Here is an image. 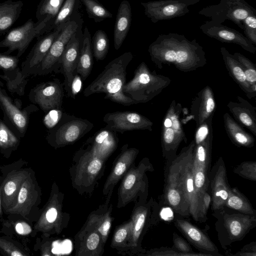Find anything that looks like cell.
I'll use <instances>...</instances> for the list:
<instances>
[{
	"mask_svg": "<svg viewBox=\"0 0 256 256\" xmlns=\"http://www.w3.org/2000/svg\"><path fill=\"white\" fill-rule=\"evenodd\" d=\"M148 52L152 61L159 69L168 65L188 72L206 64L205 52L196 40H190L176 33L159 35L149 46Z\"/></svg>",
	"mask_w": 256,
	"mask_h": 256,
	"instance_id": "6da1fadb",
	"label": "cell"
},
{
	"mask_svg": "<svg viewBox=\"0 0 256 256\" xmlns=\"http://www.w3.org/2000/svg\"><path fill=\"white\" fill-rule=\"evenodd\" d=\"M194 147L192 140L173 160L166 163L164 176L170 178L180 192L188 206L192 219L204 222L208 220L207 213L194 186L192 173Z\"/></svg>",
	"mask_w": 256,
	"mask_h": 256,
	"instance_id": "7a4b0ae2",
	"label": "cell"
},
{
	"mask_svg": "<svg viewBox=\"0 0 256 256\" xmlns=\"http://www.w3.org/2000/svg\"><path fill=\"white\" fill-rule=\"evenodd\" d=\"M133 58L131 52H125L110 62L103 71L84 90L86 97L104 93V99L125 106L137 103L123 92L126 68Z\"/></svg>",
	"mask_w": 256,
	"mask_h": 256,
	"instance_id": "3957f363",
	"label": "cell"
},
{
	"mask_svg": "<svg viewBox=\"0 0 256 256\" xmlns=\"http://www.w3.org/2000/svg\"><path fill=\"white\" fill-rule=\"evenodd\" d=\"M218 241L223 249L242 240L256 226V216L232 212L224 208L213 211Z\"/></svg>",
	"mask_w": 256,
	"mask_h": 256,
	"instance_id": "277c9868",
	"label": "cell"
},
{
	"mask_svg": "<svg viewBox=\"0 0 256 256\" xmlns=\"http://www.w3.org/2000/svg\"><path fill=\"white\" fill-rule=\"evenodd\" d=\"M170 82L168 78L157 74L154 70L150 71L146 64L142 62L122 90L137 104L147 102L160 94Z\"/></svg>",
	"mask_w": 256,
	"mask_h": 256,
	"instance_id": "5b68a950",
	"label": "cell"
},
{
	"mask_svg": "<svg viewBox=\"0 0 256 256\" xmlns=\"http://www.w3.org/2000/svg\"><path fill=\"white\" fill-rule=\"evenodd\" d=\"M54 19L50 16H46L36 22L32 18L28 20L22 26L12 29L6 34L4 38L0 41V48H8L4 52L5 54H10L17 50L16 56L20 58L34 38H38L48 33Z\"/></svg>",
	"mask_w": 256,
	"mask_h": 256,
	"instance_id": "8992f818",
	"label": "cell"
},
{
	"mask_svg": "<svg viewBox=\"0 0 256 256\" xmlns=\"http://www.w3.org/2000/svg\"><path fill=\"white\" fill-rule=\"evenodd\" d=\"M182 107L174 100L169 106L162 120L161 144L162 156L166 163L176 156L178 149L183 141L187 142L184 128L180 120Z\"/></svg>",
	"mask_w": 256,
	"mask_h": 256,
	"instance_id": "52a82bcc",
	"label": "cell"
},
{
	"mask_svg": "<svg viewBox=\"0 0 256 256\" xmlns=\"http://www.w3.org/2000/svg\"><path fill=\"white\" fill-rule=\"evenodd\" d=\"M93 127L86 119L63 113L58 123L49 130L46 140L55 148L64 146L76 142Z\"/></svg>",
	"mask_w": 256,
	"mask_h": 256,
	"instance_id": "ba28073f",
	"label": "cell"
},
{
	"mask_svg": "<svg viewBox=\"0 0 256 256\" xmlns=\"http://www.w3.org/2000/svg\"><path fill=\"white\" fill-rule=\"evenodd\" d=\"M198 14L210 18L216 24L230 20L243 29L244 20L250 15L256 14V10L245 0H220L218 4L204 8Z\"/></svg>",
	"mask_w": 256,
	"mask_h": 256,
	"instance_id": "9c48e42d",
	"label": "cell"
},
{
	"mask_svg": "<svg viewBox=\"0 0 256 256\" xmlns=\"http://www.w3.org/2000/svg\"><path fill=\"white\" fill-rule=\"evenodd\" d=\"M0 108L3 112L4 122L18 138L24 136L30 116L38 110L34 104H30L22 109L21 101L18 99L13 100L6 90L0 86Z\"/></svg>",
	"mask_w": 256,
	"mask_h": 256,
	"instance_id": "30bf717a",
	"label": "cell"
},
{
	"mask_svg": "<svg viewBox=\"0 0 256 256\" xmlns=\"http://www.w3.org/2000/svg\"><path fill=\"white\" fill-rule=\"evenodd\" d=\"M154 168L148 158H144L136 167L132 166L124 175L118 191V206L122 207L144 194L148 188L146 172Z\"/></svg>",
	"mask_w": 256,
	"mask_h": 256,
	"instance_id": "8fae6325",
	"label": "cell"
},
{
	"mask_svg": "<svg viewBox=\"0 0 256 256\" xmlns=\"http://www.w3.org/2000/svg\"><path fill=\"white\" fill-rule=\"evenodd\" d=\"M82 22L80 14L76 12L70 20L63 25L48 53L40 65L36 75H46L53 71L58 72L65 48Z\"/></svg>",
	"mask_w": 256,
	"mask_h": 256,
	"instance_id": "7c38bea8",
	"label": "cell"
},
{
	"mask_svg": "<svg viewBox=\"0 0 256 256\" xmlns=\"http://www.w3.org/2000/svg\"><path fill=\"white\" fill-rule=\"evenodd\" d=\"M212 138V134L202 143L195 144L194 149L192 163V177L194 186L202 201L204 194L208 190Z\"/></svg>",
	"mask_w": 256,
	"mask_h": 256,
	"instance_id": "4fadbf2b",
	"label": "cell"
},
{
	"mask_svg": "<svg viewBox=\"0 0 256 256\" xmlns=\"http://www.w3.org/2000/svg\"><path fill=\"white\" fill-rule=\"evenodd\" d=\"M201 0H159L141 2L144 12L152 22L168 20L189 12V6Z\"/></svg>",
	"mask_w": 256,
	"mask_h": 256,
	"instance_id": "5bb4252c",
	"label": "cell"
},
{
	"mask_svg": "<svg viewBox=\"0 0 256 256\" xmlns=\"http://www.w3.org/2000/svg\"><path fill=\"white\" fill-rule=\"evenodd\" d=\"M64 96L63 86L58 78L36 85L28 94L30 102L46 113L52 110H62Z\"/></svg>",
	"mask_w": 256,
	"mask_h": 256,
	"instance_id": "9a60e30c",
	"label": "cell"
},
{
	"mask_svg": "<svg viewBox=\"0 0 256 256\" xmlns=\"http://www.w3.org/2000/svg\"><path fill=\"white\" fill-rule=\"evenodd\" d=\"M82 22L65 48L58 69L64 76V90H66L68 96L72 80L76 74V66L82 43Z\"/></svg>",
	"mask_w": 256,
	"mask_h": 256,
	"instance_id": "2e32d148",
	"label": "cell"
},
{
	"mask_svg": "<svg viewBox=\"0 0 256 256\" xmlns=\"http://www.w3.org/2000/svg\"><path fill=\"white\" fill-rule=\"evenodd\" d=\"M208 180V188H210L212 197L211 210L212 211L220 210L224 207L231 189L222 157H220L210 168Z\"/></svg>",
	"mask_w": 256,
	"mask_h": 256,
	"instance_id": "e0dca14e",
	"label": "cell"
},
{
	"mask_svg": "<svg viewBox=\"0 0 256 256\" xmlns=\"http://www.w3.org/2000/svg\"><path fill=\"white\" fill-rule=\"evenodd\" d=\"M103 121L112 130L124 134L135 130H152V122L143 115L136 112L117 111L105 114Z\"/></svg>",
	"mask_w": 256,
	"mask_h": 256,
	"instance_id": "ac0fdd59",
	"label": "cell"
},
{
	"mask_svg": "<svg viewBox=\"0 0 256 256\" xmlns=\"http://www.w3.org/2000/svg\"><path fill=\"white\" fill-rule=\"evenodd\" d=\"M62 26L37 38V42L22 64L21 70L24 78H26L30 75H36L40 65L48 53Z\"/></svg>",
	"mask_w": 256,
	"mask_h": 256,
	"instance_id": "d6986e66",
	"label": "cell"
},
{
	"mask_svg": "<svg viewBox=\"0 0 256 256\" xmlns=\"http://www.w3.org/2000/svg\"><path fill=\"white\" fill-rule=\"evenodd\" d=\"M200 28L204 34L210 38L222 42L238 44L250 53H256V46L246 36L234 28L216 24L211 20L206 21Z\"/></svg>",
	"mask_w": 256,
	"mask_h": 256,
	"instance_id": "ffe728a7",
	"label": "cell"
},
{
	"mask_svg": "<svg viewBox=\"0 0 256 256\" xmlns=\"http://www.w3.org/2000/svg\"><path fill=\"white\" fill-rule=\"evenodd\" d=\"M174 224L200 253L206 256H222L217 246L204 231L184 218L178 216L174 220Z\"/></svg>",
	"mask_w": 256,
	"mask_h": 256,
	"instance_id": "44dd1931",
	"label": "cell"
},
{
	"mask_svg": "<svg viewBox=\"0 0 256 256\" xmlns=\"http://www.w3.org/2000/svg\"><path fill=\"white\" fill-rule=\"evenodd\" d=\"M77 154L79 158L74 172V182L88 186L94 183L102 170L104 160L96 156L90 148L80 150Z\"/></svg>",
	"mask_w": 256,
	"mask_h": 256,
	"instance_id": "7402d4cb",
	"label": "cell"
},
{
	"mask_svg": "<svg viewBox=\"0 0 256 256\" xmlns=\"http://www.w3.org/2000/svg\"><path fill=\"white\" fill-rule=\"evenodd\" d=\"M18 56L0 52V78L6 82L8 90L20 96L24 94L28 83L18 66Z\"/></svg>",
	"mask_w": 256,
	"mask_h": 256,
	"instance_id": "603a6c76",
	"label": "cell"
},
{
	"mask_svg": "<svg viewBox=\"0 0 256 256\" xmlns=\"http://www.w3.org/2000/svg\"><path fill=\"white\" fill-rule=\"evenodd\" d=\"M158 210V204L152 200L149 203L140 204L134 210L131 218L132 228L130 247H138L144 231L152 222H156Z\"/></svg>",
	"mask_w": 256,
	"mask_h": 256,
	"instance_id": "cb8c5ba5",
	"label": "cell"
},
{
	"mask_svg": "<svg viewBox=\"0 0 256 256\" xmlns=\"http://www.w3.org/2000/svg\"><path fill=\"white\" fill-rule=\"evenodd\" d=\"M116 132L107 126L101 128L89 139L92 152L98 158L106 160L117 148L118 138Z\"/></svg>",
	"mask_w": 256,
	"mask_h": 256,
	"instance_id": "d4e9b609",
	"label": "cell"
},
{
	"mask_svg": "<svg viewBox=\"0 0 256 256\" xmlns=\"http://www.w3.org/2000/svg\"><path fill=\"white\" fill-rule=\"evenodd\" d=\"M216 104L212 88L206 86L195 98L191 106V114L197 126L213 117Z\"/></svg>",
	"mask_w": 256,
	"mask_h": 256,
	"instance_id": "484cf974",
	"label": "cell"
},
{
	"mask_svg": "<svg viewBox=\"0 0 256 256\" xmlns=\"http://www.w3.org/2000/svg\"><path fill=\"white\" fill-rule=\"evenodd\" d=\"M139 152L136 148H128L125 144L104 184V192L106 194L124 176L133 164Z\"/></svg>",
	"mask_w": 256,
	"mask_h": 256,
	"instance_id": "4316f807",
	"label": "cell"
},
{
	"mask_svg": "<svg viewBox=\"0 0 256 256\" xmlns=\"http://www.w3.org/2000/svg\"><path fill=\"white\" fill-rule=\"evenodd\" d=\"M237 102H230L227 106L236 122L256 135V109L241 96H236Z\"/></svg>",
	"mask_w": 256,
	"mask_h": 256,
	"instance_id": "83f0119b",
	"label": "cell"
},
{
	"mask_svg": "<svg viewBox=\"0 0 256 256\" xmlns=\"http://www.w3.org/2000/svg\"><path fill=\"white\" fill-rule=\"evenodd\" d=\"M220 52L230 77L238 84L248 98L250 99L255 98L256 90L254 89L246 80L244 72L240 63L225 48L222 47Z\"/></svg>",
	"mask_w": 256,
	"mask_h": 256,
	"instance_id": "f1b7e54d",
	"label": "cell"
},
{
	"mask_svg": "<svg viewBox=\"0 0 256 256\" xmlns=\"http://www.w3.org/2000/svg\"><path fill=\"white\" fill-rule=\"evenodd\" d=\"M78 240L77 255L98 256L102 253L104 243L95 230L82 229L78 234Z\"/></svg>",
	"mask_w": 256,
	"mask_h": 256,
	"instance_id": "f546056e",
	"label": "cell"
},
{
	"mask_svg": "<svg viewBox=\"0 0 256 256\" xmlns=\"http://www.w3.org/2000/svg\"><path fill=\"white\" fill-rule=\"evenodd\" d=\"M132 22L130 4L126 0H122L118 7L114 32V47L118 50L122 46L130 30Z\"/></svg>",
	"mask_w": 256,
	"mask_h": 256,
	"instance_id": "4dcf8cb0",
	"label": "cell"
},
{
	"mask_svg": "<svg viewBox=\"0 0 256 256\" xmlns=\"http://www.w3.org/2000/svg\"><path fill=\"white\" fill-rule=\"evenodd\" d=\"M224 122L226 134L234 144L238 147L249 148L254 146V138L228 113L224 115Z\"/></svg>",
	"mask_w": 256,
	"mask_h": 256,
	"instance_id": "1f68e13d",
	"label": "cell"
},
{
	"mask_svg": "<svg viewBox=\"0 0 256 256\" xmlns=\"http://www.w3.org/2000/svg\"><path fill=\"white\" fill-rule=\"evenodd\" d=\"M93 65L90 33L87 27L83 32L82 46L76 66V73L85 80L90 74Z\"/></svg>",
	"mask_w": 256,
	"mask_h": 256,
	"instance_id": "d6a6232c",
	"label": "cell"
},
{
	"mask_svg": "<svg viewBox=\"0 0 256 256\" xmlns=\"http://www.w3.org/2000/svg\"><path fill=\"white\" fill-rule=\"evenodd\" d=\"M23 6L20 0L0 2V36L6 34L17 20Z\"/></svg>",
	"mask_w": 256,
	"mask_h": 256,
	"instance_id": "836d02e7",
	"label": "cell"
},
{
	"mask_svg": "<svg viewBox=\"0 0 256 256\" xmlns=\"http://www.w3.org/2000/svg\"><path fill=\"white\" fill-rule=\"evenodd\" d=\"M224 207L242 214L256 216V210L249 200L237 188H231Z\"/></svg>",
	"mask_w": 256,
	"mask_h": 256,
	"instance_id": "e575fe53",
	"label": "cell"
},
{
	"mask_svg": "<svg viewBox=\"0 0 256 256\" xmlns=\"http://www.w3.org/2000/svg\"><path fill=\"white\" fill-rule=\"evenodd\" d=\"M112 224L110 212L91 214L84 228L94 230L100 236L104 244L106 242Z\"/></svg>",
	"mask_w": 256,
	"mask_h": 256,
	"instance_id": "d590c367",
	"label": "cell"
},
{
	"mask_svg": "<svg viewBox=\"0 0 256 256\" xmlns=\"http://www.w3.org/2000/svg\"><path fill=\"white\" fill-rule=\"evenodd\" d=\"M78 6V0H64L58 12L52 20L48 33L70 20L77 12L76 10Z\"/></svg>",
	"mask_w": 256,
	"mask_h": 256,
	"instance_id": "8d00e7d4",
	"label": "cell"
},
{
	"mask_svg": "<svg viewBox=\"0 0 256 256\" xmlns=\"http://www.w3.org/2000/svg\"><path fill=\"white\" fill-rule=\"evenodd\" d=\"M92 48L93 55L97 61L105 58L109 48V40L104 30H99L96 32L92 38Z\"/></svg>",
	"mask_w": 256,
	"mask_h": 256,
	"instance_id": "74e56055",
	"label": "cell"
},
{
	"mask_svg": "<svg viewBox=\"0 0 256 256\" xmlns=\"http://www.w3.org/2000/svg\"><path fill=\"white\" fill-rule=\"evenodd\" d=\"M84 5L88 16L95 22H100L112 17L109 12L98 0H80Z\"/></svg>",
	"mask_w": 256,
	"mask_h": 256,
	"instance_id": "f35d334b",
	"label": "cell"
},
{
	"mask_svg": "<svg viewBox=\"0 0 256 256\" xmlns=\"http://www.w3.org/2000/svg\"><path fill=\"white\" fill-rule=\"evenodd\" d=\"M132 222L131 219L116 228L112 239L114 247H130L132 234Z\"/></svg>",
	"mask_w": 256,
	"mask_h": 256,
	"instance_id": "ab89813d",
	"label": "cell"
},
{
	"mask_svg": "<svg viewBox=\"0 0 256 256\" xmlns=\"http://www.w3.org/2000/svg\"><path fill=\"white\" fill-rule=\"evenodd\" d=\"M64 0H41L38 4L36 12L38 20L46 16L54 18L58 12Z\"/></svg>",
	"mask_w": 256,
	"mask_h": 256,
	"instance_id": "60d3db41",
	"label": "cell"
},
{
	"mask_svg": "<svg viewBox=\"0 0 256 256\" xmlns=\"http://www.w3.org/2000/svg\"><path fill=\"white\" fill-rule=\"evenodd\" d=\"M26 178L24 173L20 172L11 176L10 180L6 182L4 188V198L3 200H4L6 206L8 202L7 206H10L11 201L12 200V204L14 199L17 198L16 194L23 180Z\"/></svg>",
	"mask_w": 256,
	"mask_h": 256,
	"instance_id": "b9f144b4",
	"label": "cell"
},
{
	"mask_svg": "<svg viewBox=\"0 0 256 256\" xmlns=\"http://www.w3.org/2000/svg\"><path fill=\"white\" fill-rule=\"evenodd\" d=\"M19 143L18 137L0 118V149L4 150H14Z\"/></svg>",
	"mask_w": 256,
	"mask_h": 256,
	"instance_id": "7bdbcfd3",
	"label": "cell"
},
{
	"mask_svg": "<svg viewBox=\"0 0 256 256\" xmlns=\"http://www.w3.org/2000/svg\"><path fill=\"white\" fill-rule=\"evenodd\" d=\"M232 55L241 64L247 82L256 90V68L254 64L239 52H234Z\"/></svg>",
	"mask_w": 256,
	"mask_h": 256,
	"instance_id": "ee69618b",
	"label": "cell"
},
{
	"mask_svg": "<svg viewBox=\"0 0 256 256\" xmlns=\"http://www.w3.org/2000/svg\"><path fill=\"white\" fill-rule=\"evenodd\" d=\"M32 184L30 182L26 180L20 186L17 196V201L15 206L13 208L14 212L16 209L18 210L20 208L28 206L32 198Z\"/></svg>",
	"mask_w": 256,
	"mask_h": 256,
	"instance_id": "f6af8a7d",
	"label": "cell"
},
{
	"mask_svg": "<svg viewBox=\"0 0 256 256\" xmlns=\"http://www.w3.org/2000/svg\"><path fill=\"white\" fill-rule=\"evenodd\" d=\"M234 172L242 178L255 182L256 180V162H242L234 168Z\"/></svg>",
	"mask_w": 256,
	"mask_h": 256,
	"instance_id": "bcb514c9",
	"label": "cell"
},
{
	"mask_svg": "<svg viewBox=\"0 0 256 256\" xmlns=\"http://www.w3.org/2000/svg\"><path fill=\"white\" fill-rule=\"evenodd\" d=\"M172 241L173 247L179 252L184 254L185 256H206L200 252H194L190 244L176 233L173 232Z\"/></svg>",
	"mask_w": 256,
	"mask_h": 256,
	"instance_id": "7dc6e473",
	"label": "cell"
},
{
	"mask_svg": "<svg viewBox=\"0 0 256 256\" xmlns=\"http://www.w3.org/2000/svg\"><path fill=\"white\" fill-rule=\"evenodd\" d=\"M212 118L211 117L203 124L197 126L194 136V144H198L203 142L210 134H212Z\"/></svg>",
	"mask_w": 256,
	"mask_h": 256,
	"instance_id": "c3c4849f",
	"label": "cell"
},
{
	"mask_svg": "<svg viewBox=\"0 0 256 256\" xmlns=\"http://www.w3.org/2000/svg\"><path fill=\"white\" fill-rule=\"evenodd\" d=\"M244 32L246 36L256 45V14L247 16L243 21Z\"/></svg>",
	"mask_w": 256,
	"mask_h": 256,
	"instance_id": "681fc988",
	"label": "cell"
},
{
	"mask_svg": "<svg viewBox=\"0 0 256 256\" xmlns=\"http://www.w3.org/2000/svg\"><path fill=\"white\" fill-rule=\"evenodd\" d=\"M58 206L56 204H50L46 209L44 216H42V224H44L50 226L56 222H58Z\"/></svg>",
	"mask_w": 256,
	"mask_h": 256,
	"instance_id": "f907efd6",
	"label": "cell"
},
{
	"mask_svg": "<svg viewBox=\"0 0 256 256\" xmlns=\"http://www.w3.org/2000/svg\"><path fill=\"white\" fill-rule=\"evenodd\" d=\"M62 109L50 110L44 116L43 122L48 130L54 128L60 120L62 114Z\"/></svg>",
	"mask_w": 256,
	"mask_h": 256,
	"instance_id": "816d5d0a",
	"label": "cell"
},
{
	"mask_svg": "<svg viewBox=\"0 0 256 256\" xmlns=\"http://www.w3.org/2000/svg\"><path fill=\"white\" fill-rule=\"evenodd\" d=\"M146 255L154 256H185L174 247H161L152 249L146 252Z\"/></svg>",
	"mask_w": 256,
	"mask_h": 256,
	"instance_id": "f5cc1de1",
	"label": "cell"
},
{
	"mask_svg": "<svg viewBox=\"0 0 256 256\" xmlns=\"http://www.w3.org/2000/svg\"><path fill=\"white\" fill-rule=\"evenodd\" d=\"M82 80L81 76L76 73L74 75L70 84L69 97L74 99L76 98V96L82 90Z\"/></svg>",
	"mask_w": 256,
	"mask_h": 256,
	"instance_id": "db71d44e",
	"label": "cell"
},
{
	"mask_svg": "<svg viewBox=\"0 0 256 256\" xmlns=\"http://www.w3.org/2000/svg\"><path fill=\"white\" fill-rule=\"evenodd\" d=\"M0 248L10 256H22L24 254L11 242L0 238Z\"/></svg>",
	"mask_w": 256,
	"mask_h": 256,
	"instance_id": "11a10c76",
	"label": "cell"
},
{
	"mask_svg": "<svg viewBox=\"0 0 256 256\" xmlns=\"http://www.w3.org/2000/svg\"><path fill=\"white\" fill-rule=\"evenodd\" d=\"M233 255L237 256H256V242L245 245L240 251Z\"/></svg>",
	"mask_w": 256,
	"mask_h": 256,
	"instance_id": "9f6ffc18",
	"label": "cell"
},
{
	"mask_svg": "<svg viewBox=\"0 0 256 256\" xmlns=\"http://www.w3.org/2000/svg\"><path fill=\"white\" fill-rule=\"evenodd\" d=\"M15 229L16 232L21 235H27L32 232L31 227L24 222H20L16 224Z\"/></svg>",
	"mask_w": 256,
	"mask_h": 256,
	"instance_id": "6f0895ef",
	"label": "cell"
},
{
	"mask_svg": "<svg viewBox=\"0 0 256 256\" xmlns=\"http://www.w3.org/2000/svg\"><path fill=\"white\" fill-rule=\"evenodd\" d=\"M212 202L211 195L208 192H206L202 196V204L204 211L208 213V210Z\"/></svg>",
	"mask_w": 256,
	"mask_h": 256,
	"instance_id": "680465c9",
	"label": "cell"
},
{
	"mask_svg": "<svg viewBox=\"0 0 256 256\" xmlns=\"http://www.w3.org/2000/svg\"><path fill=\"white\" fill-rule=\"evenodd\" d=\"M0 204H1V203H0V216H2V210H1Z\"/></svg>",
	"mask_w": 256,
	"mask_h": 256,
	"instance_id": "91938a15",
	"label": "cell"
}]
</instances>
